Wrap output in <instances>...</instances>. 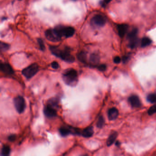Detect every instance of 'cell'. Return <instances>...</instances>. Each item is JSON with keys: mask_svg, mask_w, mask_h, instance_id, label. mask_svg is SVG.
Returning a JSON list of instances; mask_svg holds the SVG:
<instances>
[{"mask_svg": "<svg viewBox=\"0 0 156 156\" xmlns=\"http://www.w3.org/2000/svg\"><path fill=\"white\" fill-rule=\"evenodd\" d=\"M128 26L126 24H119L117 26L118 34L120 38H123L128 30Z\"/></svg>", "mask_w": 156, "mask_h": 156, "instance_id": "13", "label": "cell"}, {"mask_svg": "<svg viewBox=\"0 0 156 156\" xmlns=\"http://www.w3.org/2000/svg\"><path fill=\"white\" fill-rule=\"evenodd\" d=\"M111 1H112V0H104L103 4L106 5V4H109Z\"/></svg>", "mask_w": 156, "mask_h": 156, "instance_id": "31", "label": "cell"}, {"mask_svg": "<svg viewBox=\"0 0 156 156\" xmlns=\"http://www.w3.org/2000/svg\"><path fill=\"white\" fill-rule=\"evenodd\" d=\"M50 49L52 54L66 62L72 63L75 61V57L71 54L70 50L67 48L61 50L57 46H51L50 47Z\"/></svg>", "mask_w": 156, "mask_h": 156, "instance_id": "1", "label": "cell"}, {"mask_svg": "<svg viewBox=\"0 0 156 156\" xmlns=\"http://www.w3.org/2000/svg\"><path fill=\"white\" fill-rule=\"evenodd\" d=\"M44 113L48 118L55 117L57 115V109L47 104L44 109Z\"/></svg>", "mask_w": 156, "mask_h": 156, "instance_id": "10", "label": "cell"}, {"mask_svg": "<svg viewBox=\"0 0 156 156\" xmlns=\"http://www.w3.org/2000/svg\"><path fill=\"white\" fill-rule=\"evenodd\" d=\"M77 59L78 60L83 63H86L87 62V54L86 52L84 51H81L78 53L77 55Z\"/></svg>", "mask_w": 156, "mask_h": 156, "instance_id": "19", "label": "cell"}, {"mask_svg": "<svg viewBox=\"0 0 156 156\" xmlns=\"http://www.w3.org/2000/svg\"><path fill=\"white\" fill-rule=\"evenodd\" d=\"M93 133L94 131H93V127L92 126H89L85 128L82 131H81V135L85 138H89L93 136Z\"/></svg>", "mask_w": 156, "mask_h": 156, "instance_id": "15", "label": "cell"}, {"mask_svg": "<svg viewBox=\"0 0 156 156\" xmlns=\"http://www.w3.org/2000/svg\"><path fill=\"white\" fill-rule=\"evenodd\" d=\"M156 113V104L153 105L150 107L148 111V113L149 115H152Z\"/></svg>", "mask_w": 156, "mask_h": 156, "instance_id": "26", "label": "cell"}, {"mask_svg": "<svg viewBox=\"0 0 156 156\" xmlns=\"http://www.w3.org/2000/svg\"><path fill=\"white\" fill-rule=\"evenodd\" d=\"M19 1H21V0H19Z\"/></svg>", "mask_w": 156, "mask_h": 156, "instance_id": "33", "label": "cell"}, {"mask_svg": "<svg viewBox=\"0 0 156 156\" xmlns=\"http://www.w3.org/2000/svg\"><path fill=\"white\" fill-rule=\"evenodd\" d=\"M62 79L66 85L75 87L78 82L77 71L72 68L67 69L62 74Z\"/></svg>", "mask_w": 156, "mask_h": 156, "instance_id": "2", "label": "cell"}, {"mask_svg": "<svg viewBox=\"0 0 156 156\" xmlns=\"http://www.w3.org/2000/svg\"><path fill=\"white\" fill-rule=\"evenodd\" d=\"M129 102L130 105L134 108H139L141 105L140 99L136 95H131L129 97Z\"/></svg>", "mask_w": 156, "mask_h": 156, "instance_id": "11", "label": "cell"}, {"mask_svg": "<svg viewBox=\"0 0 156 156\" xmlns=\"http://www.w3.org/2000/svg\"><path fill=\"white\" fill-rule=\"evenodd\" d=\"M10 48V45L7 43L4 42H1L0 43V49L2 52L7 51Z\"/></svg>", "mask_w": 156, "mask_h": 156, "instance_id": "23", "label": "cell"}, {"mask_svg": "<svg viewBox=\"0 0 156 156\" xmlns=\"http://www.w3.org/2000/svg\"><path fill=\"white\" fill-rule=\"evenodd\" d=\"M38 42L39 44V47H40V49L42 51H44L45 49V45H44V42L41 39H38Z\"/></svg>", "mask_w": 156, "mask_h": 156, "instance_id": "25", "label": "cell"}, {"mask_svg": "<svg viewBox=\"0 0 156 156\" xmlns=\"http://www.w3.org/2000/svg\"><path fill=\"white\" fill-rule=\"evenodd\" d=\"M108 114L109 119V120H115L119 115V111L115 108H112L109 110Z\"/></svg>", "mask_w": 156, "mask_h": 156, "instance_id": "14", "label": "cell"}, {"mask_svg": "<svg viewBox=\"0 0 156 156\" xmlns=\"http://www.w3.org/2000/svg\"><path fill=\"white\" fill-rule=\"evenodd\" d=\"M72 1H77V0H72Z\"/></svg>", "mask_w": 156, "mask_h": 156, "instance_id": "32", "label": "cell"}, {"mask_svg": "<svg viewBox=\"0 0 156 156\" xmlns=\"http://www.w3.org/2000/svg\"><path fill=\"white\" fill-rule=\"evenodd\" d=\"M39 67L38 64L34 63L27 67L24 68L22 71L23 75L27 79H30L33 77L34 75L38 72Z\"/></svg>", "mask_w": 156, "mask_h": 156, "instance_id": "4", "label": "cell"}, {"mask_svg": "<svg viewBox=\"0 0 156 156\" xmlns=\"http://www.w3.org/2000/svg\"><path fill=\"white\" fill-rule=\"evenodd\" d=\"M11 152V149L7 146H3L1 150V156H7L9 155Z\"/></svg>", "mask_w": 156, "mask_h": 156, "instance_id": "21", "label": "cell"}, {"mask_svg": "<svg viewBox=\"0 0 156 156\" xmlns=\"http://www.w3.org/2000/svg\"><path fill=\"white\" fill-rule=\"evenodd\" d=\"M114 61L116 64H119L121 61V59L119 56H116V57H114Z\"/></svg>", "mask_w": 156, "mask_h": 156, "instance_id": "29", "label": "cell"}, {"mask_svg": "<svg viewBox=\"0 0 156 156\" xmlns=\"http://www.w3.org/2000/svg\"><path fill=\"white\" fill-rule=\"evenodd\" d=\"M147 100L148 102L151 103H156V93H151V94H149L147 97Z\"/></svg>", "mask_w": 156, "mask_h": 156, "instance_id": "22", "label": "cell"}, {"mask_svg": "<svg viewBox=\"0 0 156 156\" xmlns=\"http://www.w3.org/2000/svg\"><path fill=\"white\" fill-rule=\"evenodd\" d=\"M55 28L61 37H64L68 38L72 37L75 34V29L71 27L58 26Z\"/></svg>", "mask_w": 156, "mask_h": 156, "instance_id": "3", "label": "cell"}, {"mask_svg": "<svg viewBox=\"0 0 156 156\" xmlns=\"http://www.w3.org/2000/svg\"><path fill=\"white\" fill-rule=\"evenodd\" d=\"M118 136V133L116 132H114L111 133L107 140V146H111L112 144L114 143Z\"/></svg>", "mask_w": 156, "mask_h": 156, "instance_id": "16", "label": "cell"}, {"mask_svg": "<svg viewBox=\"0 0 156 156\" xmlns=\"http://www.w3.org/2000/svg\"><path fill=\"white\" fill-rule=\"evenodd\" d=\"M45 35L48 40L53 42H59L61 40L62 38L55 28L46 30L45 32Z\"/></svg>", "mask_w": 156, "mask_h": 156, "instance_id": "6", "label": "cell"}, {"mask_svg": "<svg viewBox=\"0 0 156 156\" xmlns=\"http://www.w3.org/2000/svg\"><path fill=\"white\" fill-rule=\"evenodd\" d=\"M14 104L16 110L19 114L24 112L26 108L25 99L22 96H18L14 98Z\"/></svg>", "mask_w": 156, "mask_h": 156, "instance_id": "7", "label": "cell"}, {"mask_svg": "<svg viewBox=\"0 0 156 156\" xmlns=\"http://www.w3.org/2000/svg\"><path fill=\"white\" fill-rule=\"evenodd\" d=\"M48 105L57 109L59 106V100L56 98H51L48 101Z\"/></svg>", "mask_w": 156, "mask_h": 156, "instance_id": "18", "label": "cell"}, {"mask_svg": "<svg viewBox=\"0 0 156 156\" xmlns=\"http://www.w3.org/2000/svg\"><path fill=\"white\" fill-rule=\"evenodd\" d=\"M16 136L15 135H11L8 136V139L10 141H13L16 139Z\"/></svg>", "mask_w": 156, "mask_h": 156, "instance_id": "30", "label": "cell"}, {"mask_svg": "<svg viewBox=\"0 0 156 156\" xmlns=\"http://www.w3.org/2000/svg\"><path fill=\"white\" fill-rule=\"evenodd\" d=\"M152 43L151 39L148 37H144L141 41V47H145L150 45Z\"/></svg>", "mask_w": 156, "mask_h": 156, "instance_id": "20", "label": "cell"}, {"mask_svg": "<svg viewBox=\"0 0 156 156\" xmlns=\"http://www.w3.org/2000/svg\"><path fill=\"white\" fill-rule=\"evenodd\" d=\"M51 67L53 69H57L59 68V64H58V62L56 61H53L51 63Z\"/></svg>", "mask_w": 156, "mask_h": 156, "instance_id": "28", "label": "cell"}, {"mask_svg": "<svg viewBox=\"0 0 156 156\" xmlns=\"http://www.w3.org/2000/svg\"><path fill=\"white\" fill-rule=\"evenodd\" d=\"M99 61V57L97 55L93 54L91 55L90 57V62L91 66H94L98 64Z\"/></svg>", "mask_w": 156, "mask_h": 156, "instance_id": "17", "label": "cell"}, {"mask_svg": "<svg viewBox=\"0 0 156 156\" xmlns=\"http://www.w3.org/2000/svg\"><path fill=\"white\" fill-rule=\"evenodd\" d=\"M0 68L1 71L7 75H12L14 73V71L12 67L8 63H1Z\"/></svg>", "mask_w": 156, "mask_h": 156, "instance_id": "12", "label": "cell"}, {"mask_svg": "<svg viewBox=\"0 0 156 156\" xmlns=\"http://www.w3.org/2000/svg\"><path fill=\"white\" fill-rule=\"evenodd\" d=\"M59 132L63 136H67L70 134L73 135H81V132H80L78 129L70 126H62L59 129Z\"/></svg>", "mask_w": 156, "mask_h": 156, "instance_id": "8", "label": "cell"}, {"mask_svg": "<svg viewBox=\"0 0 156 156\" xmlns=\"http://www.w3.org/2000/svg\"><path fill=\"white\" fill-rule=\"evenodd\" d=\"M137 34L138 29L137 28H133L127 35V38L129 41L128 45L131 49H134L137 46L138 43Z\"/></svg>", "mask_w": 156, "mask_h": 156, "instance_id": "5", "label": "cell"}, {"mask_svg": "<svg viewBox=\"0 0 156 156\" xmlns=\"http://www.w3.org/2000/svg\"><path fill=\"white\" fill-rule=\"evenodd\" d=\"M106 22V18L103 16L99 14L95 15L91 20V24L97 27H103Z\"/></svg>", "mask_w": 156, "mask_h": 156, "instance_id": "9", "label": "cell"}, {"mask_svg": "<svg viewBox=\"0 0 156 156\" xmlns=\"http://www.w3.org/2000/svg\"><path fill=\"white\" fill-rule=\"evenodd\" d=\"M104 118L102 116H100L98 118V120L97 123V126L98 128H101L103 127L104 125Z\"/></svg>", "mask_w": 156, "mask_h": 156, "instance_id": "24", "label": "cell"}, {"mask_svg": "<svg viewBox=\"0 0 156 156\" xmlns=\"http://www.w3.org/2000/svg\"><path fill=\"white\" fill-rule=\"evenodd\" d=\"M98 69L101 71H105L106 69V66L104 64H102L98 66Z\"/></svg>", "mask_w": 156, "mask_h": 156, "instance_id": "27", "label": "cell"}]
</instances>
